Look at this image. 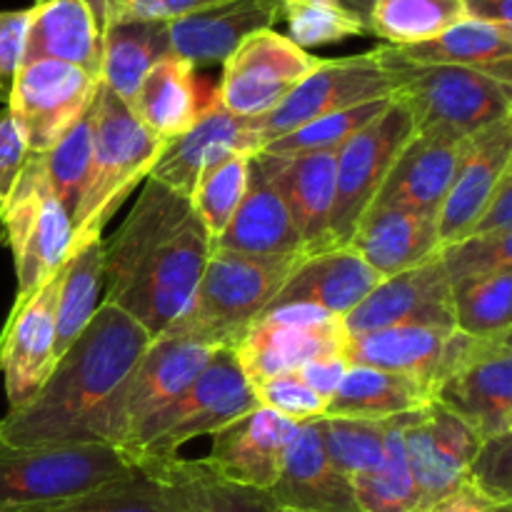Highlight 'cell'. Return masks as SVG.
Returning a JSON list of instances; mask_svg holds the SVG:
<instances>
[{
  "instance_id": "6da1fadb",
  "label": "cell",
  "mask_w": 512,
  "mask_h": 512,
  "mask_svg": "<svg viewBox=\"0 0 512 512\" xmlns=\"http://www.w3.org/2000/svg\"><path fill=\"white\" fill-rule=\"evenodd\" d=\"M150 340L118 305L100 303L38 395L0 418V438L10 445L98 443L100 418Z\"/></svg>"
},
{
  "instance_id": "7a4b0ae2",
  "label": "cell",
  "mask_w": 512,
  "mask_h": 512,
  "mask_svg": "<svg viewBox=\"0 0 512 512\" xmlns=\"http://www.w3.org/2000/svg\"><path fill=\"white\" fill-rule=\"evenodd\" d=\"M305 255H245L213 248L193 303L163 335L233 350Z\"/></svg>"
},
{
  "instance_id": "3957f363",
  "label": "cell",
  "mask_w": 512,
  "mask_h": 512,
  "mask_svg": "<svg viewBox=\"0 0 512 512\" xmlns=\"http://www.w3.org/2000/svg\"><path fill=\"white\" fill-rule=\"evenodd\" d=\"M163 148L165 140L148 133L128 105L100 83L93 100L88 178L73 215V245L103 238L105 225L148 178Z\"/></svg>"
},
{
  "instance_id": "277c9868",
  "label": "cell",
  "mask_w": 512,
  "mask_h": 512,
  "mask_svg": "<svg viewBox=\"0 0 512 512\" xmlns=\"http://www.w3.org/2000/svg\"><path fill=\"white\" fill-rule=\"evenodd\" d=\"M378 53L395 80L393 98L413 115L415 133L465 140L512 118V83L458 65L410 63L385 43Z\"/></svg>"
},
{
  "instance_id": "5b68a950",
  "label": "cell",
  "mask_w": 512,
  "mask_h": 512,
  "mask_svg": "<svg viewBox=\"0 0 512 512\" xmlns=\"http://www.w3.org/2000/svg\"><path fill=\"white\" fill-rule=\"evenodd\" d=\"M138 468L108 443L10 445L0 438V512H33L125 478Z\"/></svg>"
},
{
  "instance_id": "8992f818",
  "label": "cell",
  "mask_w": 512,
  "mask_h": 512,
  "mask_svg": "<svg viewBox=\"0 0 512 512\" xmlns=\"http://www.w3.org/2000/svg\"><path fill=\"white\" fill-rule=\"evenodd\" d=\"M253 408L258 398L238 358L230 348H218L203 373L168 408L145 420L123 450L135 463L175 458L190 440L218 433Z\"/></svg>"
},
{
  "instance_id": "52a82bcc",
  "label": "cell",
  "mask_w": 512,
  "mask_h": 512,
  "mask_svg": "<svg viewBox=\"0 0 512 512\" xmlns=\"http://www.w3.org/2000/svg\"><path fill=\"white\" fill-rule=\"evenodd\" d=\"M433 403L483 440L512 433V333L470 338L453 330L433 380Z\"/></svg>"
},
{
  "instance_id": "ba28073f",
  "label": "cell",
  "mask_w": 512,
  "mask_h": 512,
  "mask_svg": "<svg viewBox=\"0 0 512 512\" xmlns=\"http://www.w3.org/2000/svg\"><path fill=\"white\" fill-rule=\"evenodd\" d=\"M0 243L13 255L15 300L53 280L70 255L73 220L50 188L43 155L30 153L13 190L0 203Z\"/></svg>"
},
{
  "instance_id": "9c48e42d",
  "label": "cell",
  "mask_w": 512,
  "mask_h": 512,
  "mask_svg": "<svg viewBox=\"0 0 512 512\" xmlns=\"http://www.w3.org/2000/svg\"><path fill=\"white\" fill-rule=\"evenodd\" d=\"M210 253L213 240L190 210L188 218L150 250L115 305L143 325L150 338H160L193 303Z\"/></svg>"
},
{
  "instance_id": "30bf717a",
  "label": "cell",
  "mask_w": 512,
  "mask_h": 512,
  "mask_svg": "<svg viewBox=\"0 0 512 512\" xmlns=\"http://www.w3.org/2000/svg\"><path fill=\"white\" fill-rule=\"evenodd\" d=\"M395 93V80L385 68L378 48L348 58L320 60L318 68L263 118L245 120L253 138L255 153L273 143L280 135L308 125L325 115L355 108L360 103L390 98Z\"/></svg>"
},
{
  "instance_id": "8fae6325",
  "label": "cell",
  "mask_w": 512,
  "mask_h": 512,
  "mask_svg": "<svg viewBox=\"0 0 512 512\" xmlns=\"http://www.w3.org/2000/svg\"><path fill=\"white\" fill-rule=\"evenodd\" d=\"M215 350L168 335L150 340L143 358L100 418L98 443L123 450L145 420L168 408L203 373Z\"/></svg>"
},
{
  "instance_id": "7c38bea8",
  "label": "cell",
  "mask_w": 512,
  "mask_h": 512,
  "mask_svg": "<svg viewBox=\"0 0 512 512\" xmlns=\"http://www.w3.org/2000/svg\"><path fill=\"white\" fill-rule=\"evenodd\" d=\"M413 133V115L398 98H393L373 123L340 145L335 155V203L330 213L333 248L348 245L355 225L388 178L395 155L413 138Z\"/></svg>"
},
{
  "instance_id": "4fadbf2b",
  "label": "cell",
  "mask_w": 512,
  "mask_h": 512,
  "mask_svg": "<svg viewBox=\"0 0 512 512\" xmlns=\"http://www.w3.org/2000/svg\"><path fill=\"white\" fill-rule=\"evenodd\" d=\"M320 60L285 35L260 30L245 38L223 63L215 100L235 118H263L318 68Z\"/></svg>"
},
{
  "instance_id": "5bb4252c",
  "label": "cell",
  "mask_w": 512,
  "mask_h": 512,
  "mask_svg": "<svg viewBox=\"0 0 512 512\" xmlns=\"http://www.w3.org/2000/svg\"><path fill=\"white\" fill-rule=\"evenodd\" d=\"M100 78L58 63L23 60L5 108L13 115L30 153H48L93 105Z\"/></svg>"
},
{
  "instance_id": "9a60e30c",
  "label": "cell",
  "mask_w": 512,
  "mask_h": 512,
  "mask_svg": "<svg viewBox=\"0 0 512 512\" xmlns=\"http://www.w3.org/2000/svg\"><path fill=\"white\" fill-rule=\"evenodd\" d=\"M343 318L310 305L268 310L233 348L250 388L323 355H340Z\"/></svg>"
},
{
  "instance_id": "2e32d148",
  "label": "cell",
  "mask_w": 512,
  "mask_h": 512,
  "mask_svg": "<svg viewBox=\"0 0 512 512\" xmlns=\"http://www.w3.org/2000/svg\"><path fill=\"white\" fill-rule=\"evenodd\" d=\"M395 325L455 330L453 295H450L448 275L440 263V253L418 268L380 280L343 318L348 335L395 328Z\"/></svg>"
},
{
  "instance_id": "e0dca14e",
  "label": "cell",
  "mask_w": 512,
  "mask_h": 512,
  "mask_svg": "<svg viewBox=\"0 0 512 512\" xmlns=\"http://www.w3.org/2000/svg\"><path fill=\"white\" fill-rule=\"evenodd\" d=\"M480 443L483 438L470 425L438 403L405 418V458L425 510L465 483Z\"/></svg>"
},
{
  "instance_id": "ac0fdd59",
  "label": "cell",
  "mask_w": 512,
  "mask_h": 512,
  "mask_svg": "<svg viewBox=\"0 0 512 512\" xmlns=\"http://www.w3.org/2000/svg\"><path fill=\"white\" fill-rule=\"evenodd\" d=\"M295 433L298 423L258 405L210 435V453L200 465L225 483L268 493Z\"/></svg>"
},
{
  "instance_id": "d6986e66",
  "label": "cell",
  "mask_w": 512,
  "mask_h": 512,
  "mask_svg": "<svg viewBox=\"0 0 512 512\" xmlns=\"http://www.w3.org/2000/svg\"><path fill=\"white\" fill-rule=\"evenodd\" d=\"M58 275L28 298L13 300L0 330V373L5 380L8 410L23 408L33 400L55 368L53 313Z\"/></svg>"
},
{
  "instance_id": "ffe728a7",
  "label": "cell",
  "mask_w": 512,
  "mask_h": 512,
  "mask_svg": "<svg viewBox=\"0 0 512 512\" xmlns=\"http://www.w3.org/2000/svg\"><path fill=\"white\" fill-rule=\"evenodd\" d=\"M283 20V0H218L165 23L170 55L193 68L223 65L233 50Z\"/></svg>"
},
{
  "instance_id": "44dd1931",
  "label": "cell",
  "mask_w": 512,
  "mask_h": 512,
  "mask_svg": "<svg viewBox=\"0 0 512 512\" xmlns=\"http://www.w3.org/2000/svg\"><path fill=\"white\" fill-rule=\"evenodd\" d=\"M335 155L338 150L253 155L265 178L278 188L308 255L333 248L330 213L335 203Z\"/></svg>"
},
{
  "instance_id": "7402d4cb",
  "label": "cell",
  "mask_w": 512,
  "mask_h": 512,
  "mask_svg": "<svg viewBox=\"0 0 512 512\" xmlns=\"http://www.w3.org/2000/svg\"><path fill=\"white\" fill-rule=\"evenodd\" d=\"M238 153L255 155L248 123L230 115L213 95L203 105L198 120L185 133L175 135L165 143L148 178L168 185L170 190L190 200V193L203 178V173Z\"/></svg>"
},
{
  "instance_id": "603a6c76",
  "label": "cell",
  "mask_w": 512,
  "mask_h": 512,
  "mask_svg": "<svg viewBox=\"0 0 512 512\" xmlns=\"http://www.w3.org/2000/svg\"><path fill=\"white\" fill-rule=\"evenodd\" d=\"M508 173H512V118L480 130L465 143L458 173L438 210L440 248L465 238Z\"/></svg>"
},
{
  "instance_id": "cb8c5ba5",
  "label": "cell",
  "mask_w": 512,
  "mask_h": 512,
  "mask_svg": "<svg viewBox=\"0 0 512 512\" xmlns=\"http://www.w3.org/2000/svg\"><path fill=\"white\" fill-rule=\"evenodd\" d=\"M193 205L188 198L170 190L168 185L153 178H145L143 190L135 200L133 210L113 233L110 243H105V288L103 303L115 305L125 288L133 280L150 250L173 233L190 215Z\"/></svg>"
},
{
  "instance_id": "d4e9b609",
  "label": "cell",
  "mask_w": 512,
  "mask_h": 512,
  "mask_svg": "<svg viewBox=\"0 0 512 512\" xmlns=\"http://www.w3.org/2000/svg\"><path fill=\"white\" fill-rule=\"evenodd\" d=\"M468 138H448L440 133H413L395 155L388 178L370 205L408 208L438 218V210L453 185Z\"/></svg>"
},
{
  "instance_id": "484cf974",
  "label": "cell",
  "mask_w": 512,
  "mask_h": 512,
  "mask_svg": "<svg viewBox=\"0 0 512 512\" xmlns=\"http://www.w3.org/2000/svg\"><path fill=\"white\" fill-rule=\"evenodd\" d=\"M318 420L298 425L278 480L268 490L270 500L290 512H360L350 478L325 455Z\"/></svg>"
},
{
  "instance_id": "4316f807",
  "label": "cell",
  "mask_w": 512,
  "mask_h": 512,
  "mask_svg": "<svg viewBox=\"0 0 512 512\" xmlns=\"http://www.w3.org/2000/svg\"><path fill=\"white\" fill-rule=\"evenodd\" d=\"M348 248L380 278H393L440 253L438 218L408 208L370 205L355 225Z\"/></svg>"
},
{
  "instance_id": "83f0119b",
  "label": "cell",
  "mask_w": 512,
  "mask_h": 512,
  "mask_svg": "<svg viewBox=\"0 0 512 512\" xmlns=\"http://www.w3.org/2000/svg\"><path fill=\"white\" fill-rule=\"evenodd\" d=\"M380 280L383 278L358 253H353L348 245H338L305 255L268 310L310 305L345 318Z\"/></svg>"
},
{
  "instance_id": "f1b7e54d",
  "label": "cell",
  "mask_w": 512,
  "mask_h": 512,
  "mask_svg": "<svg viewBox=\"0 0 512 512\" xmlns=\"http://www.w3.org/2000/svg\"><path fill=\"white\" fill-rule=\"evenodd\" d=\"M23 60H58L100 78L103 30L88 0H35L28 8Z\"/></svg>"
},
{
  "instance_id": "f546056e",
  "label": "cell",
  "mask_w": 512,
  "mask_h": 512,
  "mask_svg": "<svg viewBox=\"0 0 512 512\" xmlns=\"http://www.w3.org/2000/svg\"><path fill=\"white\" fill-rule=\"evenodd\" d=\"M213 248L263 255V258L308 255L278 188L265 178L255 158H250L248 188H245L243 200Z\"/></svg>"
},
{
  "instance_id": "4dcf8cb0",
  "label": "cell",
  "mask_w": 512,
  "mask_h": 512,
  "mask_svg": "<svg viewBox=\"0 0 512 512\" xmlns=\"http://www.w3.org/2000/svg\"><path fill=\"white\" fill-rule=\"evenodd\" d=\"M450 333L453 330L420 328V325H395V328H380L358 335L345 333L340 355L350 368L410 375L433 390L440 355Z\"/></svg>"
},
{
  "instance_id": "1f68e13d",
  "label": "cell",
  "mask_w": 512,
  "mask_h": 512,
  "mask_svg": "<svg viewBox=\"0 0 512 512\" xmlns=\"http://www.w3.org/2000/svg\"><path fill=\"white\" fill-rule=\"evenodd\" d=\"M390 48L398 58L410 63L458 65L512 83V30L498 25L465 18L425 43L403 45V48L390 45Z\"/></svg>"
},
{
  "instance_id": "d6a6232c",
  "label": "cell",
  "mask_w": 512,
  "mask_h": 512,
  "mask_svg": "<svg viewBox=\"0 0 512 512\" xmlns=\"http://www.w3.org/2000/svg\"><path fill=\"white\" fill-rule=\"evenodd\" d=\"M433 403L430 385L400 373L348 368L338 393L325 405L323 418L390 420L418 413Z\"/></svg>"
},
{
  "instance_id": "836d02e7",
  "label": "cell",
  "mask_w": 512,
  "mask_h": 512,
  "mask_svg": "<svg viewBox=\"0 0 512 512\" xmlns=\"http://www.w3.org/2000/svg\"><path fill=\"white\" fill-rule=\"evenodd\" d=\"M128 108L148 133L165 143L185 133L203 110L195 90V68L175 55L158 60Z\"/></svg>"
},
{
  "instance_id": "e575fe53",
  "label": "cell",
  "mask_w": 512,
  "mask_h": 512,
  "mask_svg": "<svg viewBox=\"0 0 512 512\" xmlns=\"http://www.w3.org/2000/svg\"><path fill=\"white\" fill-rule=\"evenodd\" d=\"M105 288V243L103 238L73 245L58 275L55 293V363L78 340L95 315Z\"/></svg>"
},
{
  "instance_id": "d590c367",
  "label": "cell",
  "mask_w": 512,
  "mask_h": 512,
  "mask_svg": "<svg viewBox=\"0 0 512 512\" xmlns=\"http://www.w3.org/2000/svg\"><path fill=\"white\" fill-rule=\"evenodd\" d=\"M168 55L170 45L165 23L108 25L103 28L100 83L118 95L125 105H130L148 70Z\"/></svg>"
},
{
  "instance_id": "8d00e7d4",
  "label": "cell",
  "mask_w": 512,
  "mask_h": 512,
  "mask_svg": "<svg viewBox=\"0 0 512 512\" xmlns=\"http://www.w3.org/2000/svg\"><path fill=\"white\" fill-rule=\"evenodd\" d=\"M33 512H185V503L158 465L138 463L125 478Z\"/></svg>"
},
{
  "instance_id": "74e56055",
  "label": "cell",
  "mask_w": 512,
  "mask_h": 512,
  "mask_svg": "<svg viewBox=\"0 0 512 512\" xmlns=\"http://www.w3.org/2000/svg\"><path fill=\"white\" fill-rule=\"evenodd\" d=\"M408 415L390 420L385 453L378 468L353 478L355 500L360 512H425L418 485L410 473L403 448V423Z\"/></svg>"
},
{
  "instance_id": "f35d334b",
  "label": "cell",
  "mask_w": 512,
  "mask_h": 512,
  "mask_svg": "<svg viewBox=\"0 0 512 512\" xmlns=\"http://www.w3.org/2000/svg\"><path fill=\"white\" fill-rule=\"evenodd\" d=\"M178 488L185 512H278L268 493L225 483L200 465V460H153Z\"/></svg>"
},
{
  "instance_id": "ab89813d",
  "label": "cell",
  "mask_w": 512,
  "mask_h": 512,
  "mask_svg": "<svg viewBox=\"0 0 512 512\" xmlns=\"http://www.w3.org/2000/svg\"><path fill=\"white\" fill-rule=\"evenodd\" d=\"M465 20L463 0H375L368 13V33L385 45H415L435 38Z\"/></svg>"
},
{
  "instance_id": "60d3db41",
  "label": "cell",
  "mask_w": 512,
  "mask_h": 512,
  "mask_svg": "<svg viewBox=\"0 0 512 512\" xmlns=\"http://www.w3.org/2000/svg\"><path fill=\"white\" fill-rule=\"evenodd\" d=\"M453 325L470 338H495L512 333V268L463 280L450 288Z\"/></svg>"
},
{
  "instance_id": "b9f144b4",
  "label": "cell",
  "mask_w": 512,
  "mask_h": 512,
  "mask_svg": "<svg viewBox=\"0 0 512 512\" xmlns=\"http://www.w3.org/2000/svg\"><path fill=\"white\" fill-rule=\"evenodd\" d=\"M390 420L320 418L318 428L325 455L345 478L353 480L370 473L383 460Z\"/></svg>"
},
{
  "instance_id": "7bdbcfd3",
  "label": "cell",
  "mask_w": 512,
  "mask_h": 512,
  "mask_svg": "<svg viewBox=\"0 0 512 512\" xmlns=\"http://www.w3.org/2000/svg\"><path fill=\"white\" fill-rule=\"evenodd\" d=\"M283 20L288 23L285 38L308 53L353 35H368L363 20L340 0H283Z\"/></svg>"
},
{
  "instance_id": "ee69618b",
  "label": "cell",
  "mask_w": 512,
  "mask_h": 512,
  "mask_svg": "<svg viewBox=\"0 0 512 512\" xmlns=\"http://www.w3.org/2000/svg\"><path fill=\"white\" fill-rule=\"evenodd\" d=\"M253 155H230L223 163L213 165L190 193V205L208 230L210 240H218L228 228L248 188V168Z\"/></svg>"
},
{
  "instance_id": "f6af8a7d",
  "label": "cell",
  "mask_w": 512,
  "mask_h": 512,
  "mask_svg": "<svg viewBox=\"0 0 512 512\" xmlns=\"http://www.w3.org/2000/svg\"><path fill=\"white\" fill-rule=\"evenodd\" d=\"M390 100H393V95H390V98L368 100V103H360L355 105V108L340 110V113L325 115V118L313 120V123L300 125V128L275 138L273 143H268L263 150H258V153L298 155L315 153V150H338L345 140H350L358 130H363L365 125L373 123V120L388 108Z\"/></svg>"
},
{
  "instance_id": "bcb514c9",
  "label": "cell",
  "mask_w": 512,
  "mask_h": 512,
  "mask_svg": "<svg viewBox=\"0 0 512 512\" xmlns=\"http://www.w3.org/2000/svg\"><path fill=\"white\" fill-rule=\"evenodd\" d=\"M90 150H93V105L80 120H75L73 128L43 153L45 173H48L50 188L58 195L60 205L73 220L83 198L85 178L90 168Z\"/></svg>"
},
{
  "instance_id": "7dc6e473",
  "label": "cell",
  "mask_w": 512,
  "mask_h": 512,
  "mask_svg": "<svg viewBox=\"0 0 512 512\" xmlns=\"http://www.w3.org/2000/svg\"><path fill=\"white\" fill-rule=\"evenodd\" d=\"M440 263L450 288L463 280L480 278L495 270L512 268V233L473 235L440 248Z\"/></svg>"
},
{
  "instance_id": "c3c4849f",
  "label": "cell",
  "mask_w": 512,
  "mask_h": 512,
  "mask_svg": "<svg viewBox=\"0 0 512 512\" xmlns=\"http://www.w3.org/2000/svg\"><path fill=\"white\" fill-rule=\"evenodd\" d=\"M465 483L490 505H512V433L480 443Z\"/></svg>"
},
{
  "instance_id": "681fc988",
  "label": "cell",
  "mask_w": 512,
  "mask_h": 512,
  "mask_svg": "<svg viewBox=\"0 0 512 512\" xmlns=\"http://www.w3.org/2000/svg\"><path fill=\"white\" fill-rule=\"evenodd\" d=\"M253 393L258 398V405H263V408L273 410V413L283 415V418L293 420L298 425L323 418L325 405H328L318 393H313L305 385L298 370H290V373H280L263 380L260 385H255Z\"/></svg>"
},
{
  "instance_id": "f907efd6",
  "label": "cell",
  "mask_w": 512,
  "mask_h": 512,
  "mask_svg": "<svg viewBox=\"0 0 512 512\" xmlns=\"http://www.w3.org/2000/svg\"><path fill=\"white\" fill-rule=\"evenodd\" d=\"M100 30L120 23H170L218 0H88Z\"/></svg>"
},
{
  "instance_id": "816d5d0a",
  "label": "cell",
  "mask_w": 512,
  "mask_h": 512,
  "mask_svg": "<svg viewBox=\"0 0 512 512\" xmlns=\"http://www.w3.org/2000/svg\"><path fill=\"white\" fill-rule=\"evenodd\" d=\"M25 25H28V8L0 10V105H8L13 93L15 73L23 60Z\"/></svg>"
},
{
  "instance_id": "f5cc1de1",
  "label": "cell",
  "mask_w": 512,
  "mask_h": 512,
  "mask_svg": "<svg viewBox=\"0 0 512 512\" xmlns=\"http://www.w3.org/2000/svg\"><path fill=\"white\" fill-rule=\"evenodd\" d=\"M28 158V145H25L23 135H20L10 110L3 105V108H0V203H3V200L8 198L10 190H13L15 180L23 173Z\"/></svg>"
},
{
  "instance_id": "db71d44e",
  "label": "cell",
  "mask_w": 512,
  "mask_h": 512,
  "mask_svg": "<svg viewBox=\"0 0 512 512\" xmlns=\"http://www.w3.org/2000/svg\"><path fill=\"white\" fill-rule=\"evenodd\" d=\"M503 233H512V173H508L503 180H500V185L495 188V193L490 195L485 208L480 210L475 223L470 225L465 238H473V235H503Z\"/></svg>"
},
{
  "instance_id": "11a10c76",
  "label": "cell",
  "mask_w": 512,
  "mask_h": 512,
  "mask_svg": "<svg viewBox=\"0 0 512 512\" xmlns=\"http://www.w3.org/2000/svg\"><path fill=\"white\" fill-rule=\"evenodd\" d=\"M348 368L350 365L345 363L343 355H323V358H315L310 363H305L303 368H298V375L305 380V385L313 393H318L328 403L338 393Z\"/></svg>"
},
{
  "instance_id": "9f6ffc18",
  "label": "cell",
  "mask_w": 512,
  "mask_h": 512,
  "mask_svg": "<svg viewBox=\"0 0 512 512\" xmlns=\"http://www.w3.org/2000/svg\"><path fill=\"white\" fill-rule=\"evenodd\" d=\"M465 18L512 30V0H463Z\"/></svg>"
},
{
  "instance_id": "6f0895ef",
  "label": "cell",
  "mask_w": 512,
  "mask_h": 512,
  "mask_svg": "<svg viewBox=\"0 0 512 512\" xmlns=\"http://www.w3.org/2000/svg\"><path fill=\"white\" fill-rule=\"evenodd\" d=\"M425 512H495V505H490L468 483H463L453 493H448L438 503L430 505Z\"/></svg>"
},
{
  "instance_id": "680465c9",
  "label": "cell",
  "mask_w": 512,
  "mask_h": 512,
  "mask_svg": "<svg viewBox=\"0 0 512 512\" xmlns=\"http://www.w3.org/2000/svg\"><path fill=\"white\" fill-rule=\"evenodd\" d=\"M340 3H343L348 10H353V13L363 20L365 28H368V13L370 8H373L375 0H340Z\"/></svg>"
},
{
  "instance_id": "91938a15",
  "label": "cell",
  "mask_w": 512,
  "mask_h": 512,
  "mask_svg": "<svg viewBox=\"0 0 512 512\" xmlns=\"http://www.w3.org/2000/svg\"><path fill=\"white\" fill-rule=\"evenodd\" d=\"M495 512H512V505H495Z\"/></svg>"
},
{
  "instance_id": "94428289",
  "label": "cell",
  "mask_w": 512,
  "mask_h": 512,
  "mask_svg": "<svg viewBox=\"0 0 512 512\" xmlns=\"http://www.w3.org/2000/svg\"><path fill=\"white\" fill-rule=\"evenodd\" d=\"M278 512H290V510H278Z\"/></svg>"
}]
</instances>
